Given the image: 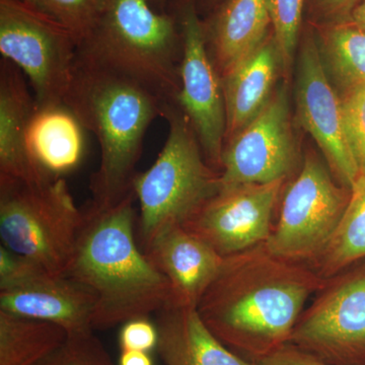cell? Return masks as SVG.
Listing matches in <instances>:
<instances>
[{
    "label": "cell",
    "mask_w": 365,
    "mask_h": 365,
    "mask_svg": "<svg viewBox=\"0 0 365 365\" xmlns=\"http://www.w3.org/2000/svg\"><path fill=\"white\" fill-rule=\"evenodd\" d=\"M272 25L268 0H227L213 16L206 40L220 76L256 51Z\"/></svg>",
    "instance_id": "cell-20"
},
{
    "label": "cell",
    "mask_w": 365,
    "mask_h": 365,
    "mask_svg": "<svg viewBox=\"0 0 365 365\" xmlns=\"http://www.w3.org/2000/svg\"><path fill=\"white\" fill-rule=\"evenodd\" d=\"M64 26L79 44L104 13L109 0H23Z\"/></svg>",
    "instance_id": "cell-24"
},
{
    "label": "cell",
    "mask_w": 365,
    "mask_h": 365,
    "mask_svg": "<svg viewBox=\"0 0 365 365\" xmlns=\"http://www.w3.org/2000/svg\"><path fill=\"white\" fill-rule=\"evenodd\" d=\"M133 192L111 207L88 203L66 275L95 299L93 330L150 317L172 304L170 283L136 242Z\"/></svg>",
    "instance_id": "cell-2"
},
{
    "label": "cell",
    "mask_w": 365,
    "mask_h": 365,
    "mask_svg": "<svg viewBox=\"0 0 365 365\" xmlns=\"http://www.w3.org/2000/svg\"><path fill=\"white\" fill-rule=\"evenodd\" d=\"M66 337L54 324L0 311V365H41Z\"/></svg>",
    "instance_id": "cell-22"
},
{
    "label": "cell",
    "mask_w": 365,
    "mask_h": 365,
    "mask_svg": "<svg viewBox=\"0 0 365 365\" xmlns=\"http://www.w3.org/2000/svg\"><path fill=\"white\" fill-rule=\"evenodd\" d=\"M349 196L350 189L338 186L318 157L307 155L285 192L266 247L280 258L311 265L332 237Z\"/></svg>",
    "instance_id": "cell-8"
},
{
    "label": "cell",
    "mask_w": 365,
    "mask_h": 365,
    "mask_svg": "<svg viewBox=\"0 0 365 365\" xmlns=\"http://www.w3.org/2000/svg\"><path fill=\"white\" fill-rule=\"evenodd\" d=\"M0 311L54 324L67 334L83 332L93 330L95 299L66 274L0 246Z\"/></svg>",
    "instance_id": "cell-10"
},
{
    "label": "cell",
    "mask_w": 365,
    "mask_h": 365,
    "mask_svg": "<svg viewBox=\"0 0 365 365\" xmlns=\"http://www.w3.org/2000/svg\"><path fill=\"white\" fill-rule=\"evenodd\" d=\"M178 21L150 0H109L78 56L120 72L155 91L167 103L180 91L182 39Z\"/></svg>",
    "instance_id": "cell-4"
},
{
    "label": "cell",
    "mask_w": 365,
    "mask_h": 365,
    "mask_svg": "<svg viewBox=\"0 0 365 365\" xmlns=\"http://www.w3.org/2000/svg\"><path fill=\"white\" fill-rule=\"evenodd\" d=\"M157 351L165 365H255L209 330L197 307L169 304L158 312Z\"/></svg>",
    "instance_id": "cell-17"
},
{
    "label": "cell",
    "mask_w": 365,
    "mask_h": 365,
    "mask_svg": "<svg viewBox=\"0 0 365 365\" xmlns=\"http://www.w3.org/2000/svg\"><path fill=\"white\" fill-rule=\"evenodd\" d=\"M151 1V0H150ZM153 1H155V4H165V2L169 1V0H153Z\"/></svg>",
    "instance_id": "cell-33"
},
{
    "label": "cell",
    "mask_w": 365,
    "mask_h": 365,
    "mask_svg": "<svg viewBox=\"0 0 365 365\" xmlns=\"http://www.w3.org/2000/svg\"><path fill=\"white\" fill-rule=\"evenodd\" d=\"M365 258V175L350 188L349 200L339 225L325 250L309 265L324 279H330Z\"/></svg>",
    "instance_id": "cell-21"
},
{
    "label": "cell",
    "mask_w": 365,
    "mask_h": 365,
    "mask_svg": "<svg viewBox=\"0 0 365 365\" xmlns=\"http://www.w3.org/2000/svg\"><path fill=\"white\" fill-rule=\"evenodd\" d=\"M158 328L148 317L132 319L122 325L119 334V346L121 351L137 350L150 352L157 348Z\"/></svg>",
    "instance_id": "cell-28"
},
{
    "label": "cell",
    "mask_w": 365,
    "mask_h": 365,
    "mask_svg": "<svg viewBox=\"0 0 365 365\" xmlns=\"http://www.w3.org/2000/svg\"><path fill=\"white\" fill-rule=\"evenodd\" d=\"M283 182L220 188L182 227L222 257L264 244L272 230Z\"/></svg>",
    "instance_id": "cell-13"
},
{
    "label": "cell",
    "mask_w": 365,
    "mask_h": 365,
    "mask_svg": "<svg viewBox=\"0 0 365 365\" xmlns=\"http://www.w3.org/2000/svg\"><path fill=\"white\" fill-rule=\"evenodd\" d=\"M327 72L345 91L365 86V30L352 21L327 25L322 41Z\"/></svg>",
    "instance_id": "cell-23"
},
{
    "label": "cell",
    "mask_w": 365,
    "mask_h": 365,
    "mask_svg": "<svg viewBox=\"0 0 365 365\" xmlns=\"http://www.w3.org/2000/svg\"><path fill=\"white\" fill-rule=\"evenodd\" d=\"M182 39L180 91L175 103L188 119L209 165L220 173L227 138V110L222 76L208 51L205 25L194 0L179 11Z\"/></svg>",
    "instance_id": "cell-11"
},
{
    "label": "cell",
    "mask_w": 365,
    "mask_h": 365,
    "mask_svg": "<svg viewBox=\"0 0 365 365\" xmlns=\"http://www.w3.org/2000/svg\"><path fill=\"white\" fill-rule=\"evenodd\" d=\"M268 2L274 38L279 49L281 60L285 66H289L299 41L306 0H268Z\"/></svg>",
    "instance_id": "cell-26"
},
{
    "label": "cell",
    "mask_w": 365,
    "mask_h": 365,
    "mask_svg": "<svg viewBox=\"0 0 365 365\" xmlns=\"http://www.w3.org/2000/svg\"><path fill=\"white\" fill-rule=\"evenodd\" d=\"M64 102L100 146L90 203L116 205L133 192L144 137L167 102L135 79L78 56Z\"/></svg>",
    "instance_id": "cell-3"
},
{
    "label": "cell",
    "mask_w": 365,
    "mask_h": 365,
    "mask_svg": "<svg viewBox=\"0 0 365 365\" xmlns=\"http://www.w3.org/2000/svg\"><path fill=\"white\" fill-rule=\"evenodd\" d=\"M163 117L169 122L167 141L150 169L137 173L132 182L143 248L165 228L184 225L220 190V173L206 160L179 106L167 103Z\"/></svg>",
    "instance_id": "cell-5"
},
{
    "label": "cell",
    "mask_w": 365,
    "mask_h": 365,
    "mask_svg": "<svg viewBox=\"0 0 365 365\" xmlns=\"http://www.w3.org/2000/svg\"><path fill=\"white\" fill-rule=\"evenodd\" d=\"M288 344L331 365H365V267L327 279Z\"/></svg>",
    "instance_id": "cell-9"
},
{
    "label": "cell",
    "mask_w": 365,
    "mask_h": 365,
    "mask_svg": "<svg viewBox=\"0 0 365 365\" xmlns=\"http://www.w3.org/2000/svg\"><path fill=\"white\" fill-rule=\"evenodd\" d=\"M297 158L285 86H280L251 123L227 141L220 188L285 180Z\"/></svg>",
    "instance_id": "cell-12"
},
{
    "label": "cell",
    "mask_w": 365,
    "mask_h": 365,
    "mask_svg": "<svg viewBox=\"0 0 365 365\" xmlns=\"http://www.w3.org/2000/svg\"><path fill=\"white\" fill-rule=\"evenodd\" d=\"M350 21L365 30V0H362L359 6L355 7L350 16Z\"/></svg>",
    "instance_id": "cell-32"
},
{
    "label": "cell",
    "mask_w": 365,
    "mask_h": 365,
    "mask_svg": "<svg viewBox=\"0 0 365 365\" xmlns=\"http://www.w3.org/2000/svg\"><path fill=\"white\" fill-rule=\"evenodd\" d=\"M362 0H312L316 16L327 25L349 21L352 11Z\"/></svg>",
    "instance_id": "cell-30"
},
{
    "label": "cell",
    "mask_w": 365,
    "mask_h": 365,
    "mask_svg": "<svg viewBox=\"0 0 365 365\" xmlns=\"http://www.w3.org/2000/svg\"><path fill=\"white\" fill-rule=\"evenodd\" d=\"M41 365H116L93 330L67 334L66 341Z\"/></svg>",
    "instance_id": "cell-25"
},
{
    "label": "cell",
    "mask_w": 365,
    "mask_h": 365,
    "mask_svg": "<svg viewBox=\"0 0 365 365\" xmlns=\"http://www.w3.org/2000/svg\"><path fill=\"white\" fill-rule=\"evenodd\" d=\"M78 47L67 29L23 0H0V53L23 72L36 105L64 102Z\"/></svg>",
    "instance_id": "cell-7"
},
{
    "label": "cell",
    "mask_w": 365,
    "mask_h": 365,
    "mask_svg": "<svg viewBox=\"0 0 365 365\" xmlns=\"http://www.w3.org/2000/svg\"><path fill=\"white\" fill-rule=\"evenodd\" d=\"M86 131L66 102L35 104L29 125V151L46 179L63 178L81 165L86 153Z\"/></svg>",
    "instance_id": "cell-18"
},
{
    "label": "cell",
    "mask_w": 365,
    "mask_h": 365,
    "mask_svg": "<svg viewBox=\"0 0 365 365\" xmlns=\"http://www.w3.org/2000/svg\"><path fill=\"white\" fill-rule=\"evenodd\" d=\"M326 282L309 265L275 256L264 242L225 257L197 312L218 340L254 362L289 342L307 300Z\"/></svg>",
    "instance_id": "cell-1"
},
{
    "label": "cell",
    "mask_w": 365,
    "mask_h": 365,
    "mask_svg": "<svg viewBox=\"0 0 365 365\" xmlns=\"http://www.w3.org/2000/svg\"><path fill=\"white\" fill-rule=\"evenodd\" d=\"M35 108L26 76L7 60L0 61V181L51 182L31 158L28 131Z\"/></svg>",
    "instance_id": "cell-16"
},
{
    "label": "cell",
    "mask_w": 365,
    "mask_h": 365,
    "mask_svg": "<svg viewBox=\"0 0 365 365\" xmlns=\"http://www.w3.org/2000/svg\"><path fill=\"white\" fill-rule=\"evenodd\" d=\"M118 365H153L150 352L127 350L121 351Z\"/></svg>",
    "instance_id": "cell-31"
},
{
    "label": "cell",
    "mask_w": 365,
    "mask_h": 365,
    "mask_svg": "<svg viewBox=\"0 0 365 365\" xmlns=\"http://www.w3.org/2000/svg\"><path fill=\"white\" fill-rule=\"evenodd\" d=\"M295 98L300 124L323 151L342 186L351 188L360 173L346 136L342 100L331 86L321 50L312 36L300 48Z\"/></svg>",
    "instance_id": "cell-14"
},
{
    "label": "cell",
    "mask_w": 365,
    "mask_h": 365,
    "mask_svg": "<svg viewBox=\"0 0 365 365\" xmlns=\"http://www.w3.org/2000/svg\"><path fill=\"white\" fill-rule=\"evenodd\" d=\"M143 252L169 281L170 304L175 306L197 307L225 260L210 245L182 225L158 232Z\"/></svg>",
    "instance_id": "cell-15"
},
{
    "label": "cell",
    "mask_w": 365,
    "mask_h": 365,
    "mask_svg": "<svg viewBox=\"0 0 365 365\" xmlns=\"http://www.w3.org/2000/svg\"><path fill=\"white\" fill-rule=\"evenodd\" d=\"M255 365H331L318 357L294 347L285 344L267 356L256 360Z\"/></svg>",
    "instance_id": "cell-29"
},
{
    "label": "cell",
    "mask_w": 365,
    "mask_h": 365,
    "mask_svg": "<svg viewBox=\"0 0 365 365\" xmlns=\"http://www.w3.org/2000/svg\"><path fill=\"white\" fill-rule=\"evenodd\" d=\"M342 110L350 150L360 175H365V86L346 91Z\"/></svg>",
    "instance_id": "cell-27"
},
{
    "label": "cell",
    "mask_w": 365,
    "mask_h": 365,
    "mask_svg": "<svg viewBox=\"0 0 365 365\" xmlns=\"http://www.w3.org/2000/svg\"><path fill=\"white\" fill-rule=\"evenodd\" d=\"M83 220L63 178L43 184L0 181L1 246L51 272L66 273Z\"/></svg>",
    "instance_id": "cell-6"
},
{
    "label": "cell",
    "mask_w": 365,
    "mask_h": 365,
    "mask_svg": "<svg viewBox=\"0 0 365 365\" xmlns=\"http://www.w3.org/2000/svg\"><path fill=\"white\" fill-rule=\"evenodd\" d=\"M281 55L275 38H267L256 50L222 76L227 140L260 114L272 97Z\"/></svg>",
    "instance_id": "cell-19"
}]
</instances>
